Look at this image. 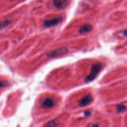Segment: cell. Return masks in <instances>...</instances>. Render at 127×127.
I'll return each mask as SVG.
<instances>
[{
	"label": "cell",
	"mask_w": 127,
	"mask_h": 127,
	"mask_svg": "<svg viewBox=\"0 0 127 127\" xmlns=\"http://www.w3.org/2000/svg\"><path fill=\"white\" fill-rule=\"evenodd\" d=\"M8 84V83L7 82L5 81H1V88H2V87L5 86H7Z\"/></svg>",
	"instance_id": "8fae6325"
},
{
	"label": "cell",
	"mask_w": 127,
	"mask_h": 127,
	"mask_svg": "<svg viewBox=\"0 0 127 127\" xmlns=\"http://www.w3.org/2000/svg\"><path fill=\"white\" fill-rule=\"evenodd\" d=\"M58 126V122L57 120H51L46 124L45 127H57Z\"/></svg>",
	"instance_id": "ba28073f"
},
{
	"label": "cell",
	"mask_w": 127,
	"mask_h": 127,
	"mask_svg": "<svg viewBox=\"0 0 127 127\" xmlns=\"http://www.w3.org/2000/svg\"><path fill=\"white\" fill-rule=\"evenodd\" d=\"M62 17H60V16H56V17H53V18L51 19L44 21L43 22V24L45 27H53V26H57V24H58L62 21Z\"/></svg>",
	"instance_id": "3957f363"
},
{
	"label": "cell",
	"mask_w": 127,
	"mask_h": 127,
	"mask_svg": "<svg viewBox=\"0 0 127 127\" xmlns=\"http://www.w3.org/2000/svg\"><path fill=\"white\" fill-rule=\"evenodd\" d=\"M92 29H93V27L91 25L89 24H84L83 26H81L79 30V32L80 34H83V33H87V32L91 31Z\"/></svg>",
	"instance_id": "8992f818"
},
{
	"label": "cell",
	"mask_w": 127,
	"mask_h": 127,
	"mask_svg": "<svg viewBox=\"0 0 127 127\" xmlns=\"http://www.w3.org/2000/svg\"><path fill=\"white\" fill-rule=\"evenodd\" d=\"M123 33H124V36H125V37H127V29L125 30V31L123 32Z\"/></svg>",
	"instance_id": "4fadbf2b"
},
{
	"label": "cell",
	"mask_w": 127,
	"mask_h": 127,
	"mask_svg": "<svg viewBox=\"0 0 127 127\" xmlns=\"http://www.w3.org/2000/svg\"><path fill=\"white\" fill-rule=\"evenodd\" d=\"M103 66H104V65L102 63H97V64H93L91 67L90 74L85 78V81L90 82L94 80L96 78L97 74L102 70V69L103 68Z\"/></svg>",
	"instance_id": "6da1fadb"
},
{
	"label": "cell",
	"mask_w": 127,
	"mask_h": 127,
	"mask_svg": "<svg viewBox=\"0 0 127 127\" xmlns=\"http://www.w3.org/2000/svg\"><path fill=\"white\" fill-rule=\"evenodd\" d=\"M67 3H68V1H62V0H60V1H54L53 2L54 6H55L58 9L64 8L66 6Z\"/></svg>",
	"instance_id": "52a82bcc"
},
{
	"label": "cell",
	"mask_w": 127,
	"mask_h": 127,
	"mask_svg": "<svg viewBox=\"0 0 127 127\" xmlns=\"http://www.w3.org/2000/svg\"><path fill=\"white\" fill-rule=\"evenodd\" d=\"M10 23H11V21H9V20H4V21H2V23H1V29L7 27L8 25H9Z\"/></svg>",
	"instance_id": "30bf717a"
},
{
	"label": "cell",
	"mask_w": 127,
	"mask_h": 127,
	"mask_svg": "<svg viewBox=\"0 0 127 127\" xmlns=\"http://www.w3.org/2000/svg\"><path fill=\"white\" fill-rule=\"evenodd\" d=\"M116 109L118 113L124 112L126 110V106L125 105H123V104H120V105L117 106Z\"/></svg>",
	"instance_id": "9c48e42d"
},
{
	"label": "cell",
	"mask_w": 127,
	"mask_h": 127,
	"mask_svg": "<svg viewBox=\"0 0 127 127\" xmlns=\"http://www.w3.org/2000/svg\"><path fill=\"white\" fill-rule=\"evenodd\" d=\"M92 127H99L98 125H96V124H95V125H93V126H92Z\"/></svg>",
	"instance_id": "5bb4252c"
},
{
	"label": "cell",
	"mask_w": 127,
	"mask_h": 127,
	"mask_svg": "<svg viewBox=\"0 0 127 127\" xmlns=\"http://www.w3.org/2000/svg\"><path fill=\"white\" fill-rule=\"evenodd\" d=\"M68 48H65V47H62V48H60L58 49L52 51L50 53L47 55V57H50V58H55V57L63 55L68 53Z\"/></svg>",
	"instance_id": "7a4b0ae2"
},
{
	"label": "cell",
	"mask_w": 127,
	"mask_h": 127,
	"mask_svg": "<svg viewBox=\"0 0 127 127\" xmlns=\"http://www.w3.org/2000/svg\"><path fill=\"white\" fill-rule=\"evenodd\" d=\"M55 105V100L52 98L47 97L41 102V107L44 109H51Z\"/></svg>",
	"instance_id": "277c9868"
},
{
	"label": "cell",
	"mask_w": 127,
	"mask_h": 127,
	"mask_svg": "<svg viewBox=\"0 0 127 127\" xmlns=\"http://www.w3.org/2000/svg\"><path fill=\"white\" fill-rule=\"evenodd\" d=\"M93 97L90 94H88V95H85L83 98H81V99L79 100V105L81 107H86L88 105H89V104H90L92 102V101H93Z\"/></svg>",
	"instance_id": "5b68a950"
},
{
	"label": "cell",
	"mask_w": 127,
	"mask_h": 127,
	"mask_svg": "<svg viewBox=\"0 0 127 127\" xmlns=\"http://www.w3.org/2000/svg\"><path fill=\"white\" fill-rule=\"evenodd\" d=\"M84 115H85V116H89V115H91V112H89V111H86V112H84Z\"/></svg>",
	"instance_id": "7c38bea8"
}]
</instances>
